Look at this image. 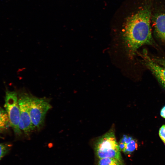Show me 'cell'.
Listing matches in <instances>:
<instances>
[{"instance_id": "cell-16", "label": "cell", "mask_w": 165, "mask_h": 165, "mask_svg": "<svg viewBox=\"0 0 165 165\" xmlns=\"http://www.w3.org/2000/svg\"><path fill=\"white\" fill-rule=\"evenodd\" d=\"M0 138H1V136H0Z\"/></svg>"}, {"instance_id": "cell-13", "label": "cell", "mask_w": 165, "mask_h": 165, "mask_svg": "<svg viewBox=\"0 0 165 165\" xmlns=\"http://www.w3.org/2000/svg\"><path fill=\"white\" fill-rule=\"evenodd\" d=\"M159 135L163 142H165V125L162 126L159 130Z\"/></svg>"}, {"instance_id": "cell-8", "label": "cell", "mask_w": 165, "mask_h": 165, "mask_svg": "<svg viewBox=\"0 0 165 165\" xmlns=\"http://www.w3.org/2000/svg\"><path fill=\"white\" fill-rule=\"evenodd\" d=\"M119 146L121 151L127 154L130 153L137 148V141L132 137L124 135L120 139Z\"/></svg>"}, {"instance_id": "cell-7", "label": "cell", "mask_w": 165, "mask_h": 165, "mask_svg": "<svg viewBox=\"0 0 165 165\" xmlns=\"http://www.w3.org/2000/svg\"><path fill=\"white\" fill-rule=\"evenodd\" d=\"M154 27L156 36L165 44V13L158 14L155 16Z\"/></svg>"}, {"instance_id": "cell-1", "label": "cell", "mask_w": 165, "mask_h": 165, "mask_svg": "<svg viewBox=\"0 0 165 165\" xmlns=\"http://www.w3.org/2000/svg\"><path fill=\"white\" fill-rule=\"evenodd\" d=\"M151 10L145 6L127 20L123 38L129 56L133 57L137 49L145 45L156 46L150 25Z\"/></svg>"}, {"instance_id": "cell-10", "label": "cell", "mask_w": 165, "mask_h": 165, "mask_svg": "<svg viewBox=\"0 0 165 165\" xmlns=\"http://www.w3.org/2000/svg\"><path fill=\"white\" fill-rule=\"evenodd\" d=\"M96 165H124L123 160L112 158L99 159Z\"/></svg>"}, {"instance_id": "cell-2", "label": "cell", "mask_w": 165, "mask_h": 165, "mask_svg": "<svg viewBox=\"0 0 165 165\" xmlns=\"http://www.w3.org/2000/svg\"><path fill=\"white\" fill-rule=\"evenodd\" d=\"M94 151L99 159L112 158L123 160L114 127L96 140Z\"/></svg>"}, {"instance_id": "cell-15", "label": "cell", "mask_w": 165, "mask_h": 165, "mask_svg": "<svg viewBox=\"0 0 165 165\" xmlns=\"http://www.w3.org/2000/svg\"><path fill=\"white\" fill-rule=\"evenodd\" d=\"M164 144H165V142H164Z\"/></svg>"}, {"instance_id": "cell-5", "label": "cell", "mask_w": 165, "mask_h": 165, "mask_svg": "<svg viewBox=\"0 0 165 165\" xmlns=\"http://www.w3.org/2000/svg\"><path fill=\"white\" fill-rule=\"evenodd\" d=\"M31 94L22 93L18 96L20 111L19 128L28 135L35 128L32 123L29 113V104Z\"/></svg>"}, {"instance_id": "cell-14", "label": "cell", "mask_w": 165, "mask_h": 165, "mask_svg": "<svg viewBox=\"0 0 165 165\" xmlns=\"http://www.w3.org/2000/svg\"><path fill=\"white\" fill-rule=\"evenodd\" d=\"M160 115L162 117L165 118V106L163 107L161 110Z\"/></svg>"}, {"instance_id": "cell-12", "label": "cell", "mask_w": 165, "mask_h": 165, "mask_svg": "<svg viewBox=\"0 0 165 165\" xmlns=\"http://www.w3.org/2000/svg\"><path fill=\"white\" fill-rule=\"evenodd\" d=\"M150 56L153 61L165 68V57L151 55Z\"/></svg>"}, {"instance_id": "cell-3", "label": "cell", "mask_w": 165, "mask_h": 165, "mask_svg": "<svg viewBox=\"0 0 165 165\" xmlns=\"http://www.w3.org/2000/svg\"><path fill=\"white\" fill-rule=\"evenodd\" d=\"M31 120L35 128L41 129L44 125L45 116L51 108L49 100L45 98H39L31 95L29 104Z\"/></svg>"}, {"instance_id": "cell-9", "label": "cell", "mask_w": 165, "mask_h": 165, "mask_svg": "<svg viewBox=\"0 0 165 165\" xmlns=\"http://www.w3.org/2000/svg\"><path fill=\"white\" fill-rule=\"evenodd\" d=\"M10 126L9 117L5 110L0 106V132L7 130Z\"/></svg>"}, {"instance_id": "cell-6", "label": "cell", "mask_w": 165, "mask_h": 165, "mask_svg": "<svg viewBox=\"0 0 165 165\" xmlns=\"http://www.w3.org/2000/svg\"><path fill=\"white\" fill-rule=\"evenodd\" d=\"M142 56V63L165 89V68L153 61L145 50L143 51Z\"/></svg>"}, {"instance_id": "cell-4", "label": "cell", "mask_w": 165, "mask_h": 165, "mask_svg": "<svg viewBox=\"0 0 165 165\" xmlns=\"http://www.w3.org/2000/svg\"><path fill=\"white\" fill-rule=\"evenodd\" d=\"M4 107L9 117L10 126L16 135H20L21 133L19 127L20 111L18 96L16 92L6 91Z\"/></svg>"}, {"instance_id": "cell-11", "label": "cell", "mask_w": 165, "mask_h": 165, "mask_svg": "<svg viewBox=\"0 0 165 165\" xmlns=\"http://www.w3.org/2000/svg\"><path fill=\"white\" fill-rule=\"evenodd\" d=\"M10 147V144L0 143V160L8 153Z\"/></svg>"}]
</instances>
